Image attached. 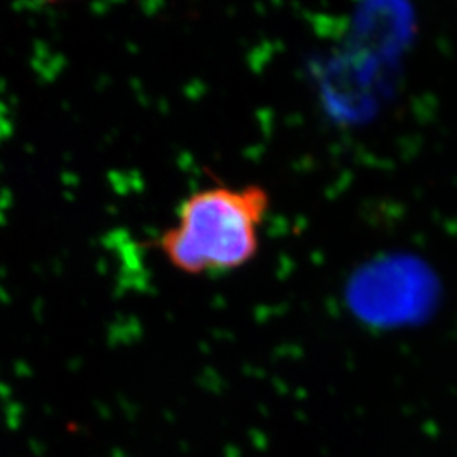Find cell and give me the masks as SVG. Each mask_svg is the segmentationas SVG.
<instances>
[{"label":"cell","instance_id":"cell-1","mask_svg":"<svg viewBox=\"0 0 457 457\" xmlns=\"http://www.w3.org/2000/svg\"><path fill=\"white\" fill-rule=\"evenodd\" d=\"M271 196L258 183L213 181L181 200L177 219L153 247L187 277H219L254 262Z\"/></svg>","mask_w":457,"mask_h":457}]
</instances>
